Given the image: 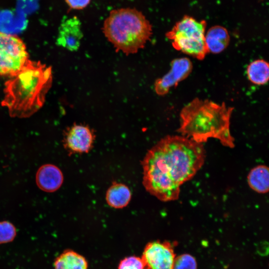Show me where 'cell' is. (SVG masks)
<instances>
[{"label":"cell","instance_id":"20","mask_svg":"<svg viewBox=\"0 0 269 269\" xmlns=\"http://www.w3.org/2000/svg\"><path fill=\"white\" fill-rule=\"evenodd\" d=\"M68 5L75 9H81L86 7L91 0H65Z\"/></svg>","mask_w":269,"mask_h":269},{"label":"cell","instance_id":"9","mask_svg":"<svg viewBox=\"0 0 269 269\" xmlns=\"http://www.w3.org/2000/svg\"><path fill=\"white\" fill-rule=\"evenodd\" d=\"M95 135L87 126L75 125L66 134L65 145L73 153H87L93 145Z\"/></svg>","mask_w":269,"mask_h":269},{"label":"cell","instance_id":"16","mask_svg":"<svg viewBox=\"0 0 269 269\" xmlns=\"http://www.w3.org/2000/svg\"><path fill=\"white\" fill-rule=\"evenodd\" d=\"M249 80L253 84L262 85L266 84L269 78V65L263 59L255 60L249 64L247 68Z\"/></svg>","mask_w":269,"mask_h":269},{"label":"cell","instance_id":"2","mask_svg":"<svg viewBox=\"0 0 269 269\" xmlns=\"http://www.w3.org/2000/svg\"><path fill=\"white\" fill-rule=\"evenodd\" d=\"M233 109L224 103L219 104L209 100L195 98L181 110L177 131L198 143L214 138L223 145L233 148L234 140L230 125Z\"/></svg>","mask_w":269,"mask_h":269},{"label":"cell","instance_id":"19","mask_svg":"<svg viewBox=\"0 0 269 269\" xmlns=\"http://www.w3.org/2000/svg\"><path fill=\"white\" fill-rule=\"evenodd\" d=\"M118 269H145V267L141 258L131 256L122 260Z\"/></svg>","mask_w":269,"mask_h":269},{"label":"cell","instance_id":"11","mask_svg":"<svg viewBox=\"0 0 269 269\" xmlns=\"http://www.w3.org/2000/svg\"><path fill=\"white\" fill-rule=\"evenodd\" d=\"M63 181V176L59 168L52 164L41 166L36 175V183L40 189L48 192H54L59 189Z\"/></svg>","mask_w":269,"mask_h":269},{"label":"cell","instance_id":"13","mask_svg":"<svg viewBox=\"0 0 269 269\" xmlns=\"http://www.w3.org/2000/svg\"><path fill=\"white\" fill-rule=\"evenodd\" d=\"M131 192L126 185L114 182L106 192V199L108 205L114 208L126 207L130 202Z\"/></svg>","mask_w":269,"mask_h":269},{"label":"cell","instance_id":"12","mask_svg":"<svg viewBox=\"0 0 269 269\" xmlns=\"http://www.w3.org/2000/svg\"><path fill=\"white\" fill-rule=\"evenodd\" d=\"M205 41L209 52L218 54L228 46L230 36L224 27L216 25L211 27L205 33Z\"/></svg>","mask_w":269,"mask_h":269},{"label":"cell","instance_id":"3","mask_svg":"<svg viewBox=\"0 0 269 269\" xmlns=\"http://www.w3.org/2000/svg\"><path fill=\"white\" fill-rule=\"evenodd\" d=\"M5 83L2 105L11 116L28 117L42 106L52 83L50 67L28 60Z\"/></svg>","mask_w":269,"mask_h":269},{"label":"cell","instance_id":"18","mask_svg":"<svg viewBox=\"0 0 269 269\" xmlns=\"http://www.w3.org/2000/svg\"><path fill=\"white\" fill-rule=\"evenodd\" d=\"M173 269H197L195 258L188 254H184L175 258Z\"/></svg>","mask_w":269,"mask_h":269},{"label":"cell","instance_id":"1","mask_svg":"<svg viewBox=\"0 0 269 269\" xmlns=\"http://www.w3.org/2000/svg\"><path fill=\"white\" fill-rule=\"evenodd\" d=\"M202 143L183 136L168 135L146 153L142 161L146 190L162 201L178 198L180 186L203 166Z\"/></svg>","mask_w":269,"mask_h":269},{"label":"cell","instance_id":"6","mask_svg":"<svg viewBox=\"0 0 269 269\" xmlns=\"http://www.w3.org/2000/svg\"><path fill=\"white\" fill-rule=\"evenodd\" d=\"M26 46L18 36L0 31V75L12 76L28 60Z\"/></svg>","mask_w":269,"mask_h":269},{"label":"cell","instance_id":"5","mask_svg":"<svg viewBox=\"0 0 269 269\" xmlns=\"http://www.w3.org/2000/svg\"><path fill=\"white\" fill-rule=\"evenodd\" d=\"M206 22L185 15L165 35L177 50L202 60L209 53L205 36Z\"/></svg>","mask_w":269,"mask_h":269},{"label":"cell","instance_id":"15","mask_svg":"<svg viewBox=\"0 0 269 269\" xmlns=\"http://www.w3.org/2000/svg\"><path fill=\"white\" fill-rule=\"evenodd\" d=\"M248 182L250 187L259 193H266L269 191V172L267 166L260 165L255 167L249 172Z\"/></svg>","mask_w":269,"mask_h":269},{"label":"cell","instance_id":"14","mask_svg":"<svg viewBox=\"0 0 269 269\" xmlns=\"http://www.w3.org/2000/svg\"><path fill=\"white\" fill-rule=\"evenodd\" d=\"M88 263L82 255L72 250H66L55 260L54 269H88Z\"/></svg>","mask_w":269,"mask_h":269},{"label":"cell","instance_id":"4","mask_svg":"<svg viewBox=\"0 0 269 269\" xmlns=\"http://www.w3.org/2000/svg\"><path fill=\"white\" fill-rule=\"evenodd\" d=\"M103 31L117 51L128 55L144 46L152 34V26L141 11L121 8L110 12L104 21Z\"/></svg>","mask_w":269,"mask_h":269},{"label":"cell","instance_id":"17","mask_svg":"<svg viewBox=\"0 0 269 269\" xmlns=\"http://www.w3.org/2000/svg\"><path fill=\"white\" fill-rule=\"evenodd\" d=\"M16 234V229L12 224L8 221L0 222V244L12 241Z\"/></svg>","mask_w":269,"mask_h":269},{"label":"cell","instance_id":"7","mask_svg":"<svg viewBox=\"0 0 269 269\" xmlns=\"http://www.w3.org/2000/svg\"><path fill=\"white\" fill-rule=\"evenodd\" d=\"M141 258L145 269H173L176 257L170 242L155 241L145 245Z\"/></svg>","mask_w":269,"mask_h":269},{"label":"cell","instance_id":"10","mask_svg":"<svg viewBox=\"0 0 269 269\" xmlns=\"http://www.w3.org/2000/svg\"><path fill=\"white\" fill-rule=\"evenodd\" d=\"M83 37L81 23L76 16L65 18L59 28L57 43L71 51L78 49Z\"/></svg>","mask_w":269,"mask_h":269},{"label":"cell","instance_id":"8","mask_svg":"<svg viewBox=\"0 0 269 269\" xmlns=\"http://www.w3.org/2000/svg\"><path fill=\"white\" fill-rule=\"evenodd\" d=\"M192 64L187 58L174 59L171 63L170 71L154 84V89L159 95L166 94L169 90L186 78L192 71Z\"/></svg>","mask_w":269,"mask_h":269}]
</instances>
